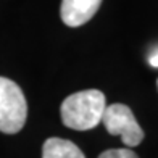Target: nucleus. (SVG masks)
I'll return each instance as SVG.
<instances>
[{"label":"nucleus","instance_id":"obj_6","mask_svg":"<svg viewBox=\"0 0 158 158\" xmlns=\"http://www.w3.org/2000/svg\"><path fill=\"white\" fill-rule=\"evenodd\" d=\"M98 158H139V156L129 148H110L105 150L103 153H100Z\"/></svg>","mask_w":158,"mask_h":158},{"label":"nucleus","instance_id":"obj_1","mask_svg":"<svg viewBox=\"0 0 158 158\" xmlns=\"http://www.w3.org/2000/svg\"><path fill=\"white\" fill-rule=\"evenodd\" d=\"M106 108L103 92L97 89L81 90L71 94L61 103V121L66 127L76 131H89L100 124Z\"/></svg>","mask_w":158,"mask_h":158},{"label":"nucleus","instance_id":"obj_3","mask_svg":"<svg viewBox=\"0 0 158 158\" xmlns=\"http://www.w3.org/2000/svg\"><path fill=\"white\" fill-rule=\"evenodd\" d=\"M100 123H103L108 134L121 135V140L127 148L137 147L143 140V131L127 105L113 103L106 106Z\"/></svg>","mask_w":158,"mask_h":158},{"label":"nucleus","instance_id":"obj_7","mask_svg":"<svg viewBox=\"0 0 158 158\" xmlns=\"http://www.w3.org/2000/svg\"><path fill=\"white\" fill-rule=\"evenodd\" d=\"M150 64L155 68H158V52H155L152 56H150Z\"/></svg>","mask_w":158,"mask_h":158},{"label":"nucleus","instance_id":"obj_2","mask_svg":"<svg viewBox=\"0 0 158 158\" xmlns=\"http://www.w3.org/2000/svg\"><path fill=\"white\" fill-rule=\"evenodd\" d=\"M26 118L27 102L21 87L11 79L0 76V132H19Z\"/></svg>","mask_w":158,"mask_h":158},{"label":"nucleus","instance_id":"obj_5","mask_svg":"<svg viewBox=\"0 0 158 158\" xmlns=\"http://www.w3.org/2000/svg\"><path fill=\"white\" fill-rule=\"evenodd\" d=\"M42 158H85V155L74 142L50 137L42 145Z\"/></svg>","mask_w":158,"mask_h":158},{"label":"nucleus","instance_id":"obj_4","mask_svg":"<svg viewBox=\"0 0 158 158\" xmlns=\"http://www.w3.org/2000/svg\"><path fill=\"white\" fill-rule=\"evenodd\" d=\"M102 0H61V21L69 27L85 24L98 11Z\"/></svg>","mask_w":158,"mask_h":158}]
</instances>
